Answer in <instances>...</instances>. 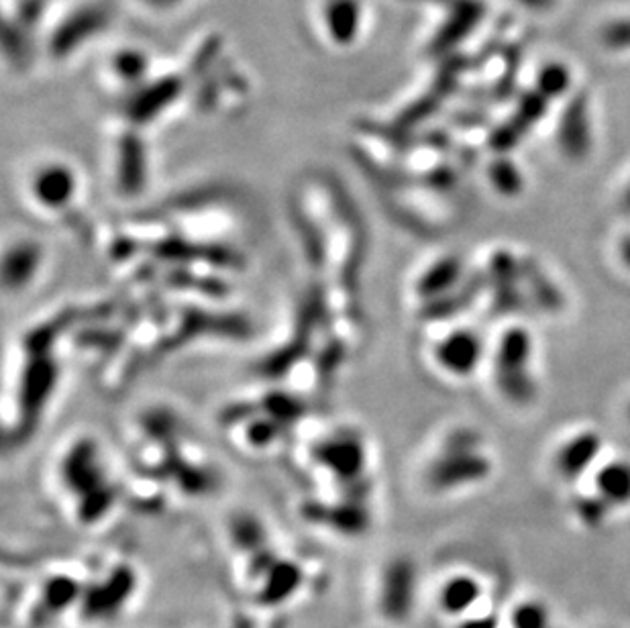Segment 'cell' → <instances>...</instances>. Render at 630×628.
Masks as SVG:
<instances>
[{
	"instance_id": "cell-1",
	"label": "cell",
	"mask_w": 630,
	"mask_h": 628,
	"mask_svg": "<svg viewBox=\"0 0 630 628\" xmlns=\"http://www.w3.org/2000/svg\"><path fill=\"white\" fill-rule=\"evenodd\" d=\"M31 198L45 211H64L72 204V198L76 194V176L68 166L62 164H49L35 172L31 178Z\"/></svg>"
},
{
	"instance_id": "cell-2",
	"label": "cell",
	"mask_w": 630,
	"mask_h": 628,
	"mask_svg": "<svg viewBox=\"0 0 630 628\" xmlns=\"http://www.w3.org/2000/svg\"><path fill=\"white\" fill-rule=\"evenodd\" d=\"M484 598L482 582L471 573H455L443 582L437 594L439 608L449 616H469Z\"/></svg>"
},
{
	"instance_id": "cell-3",
	"label": "cell",
	"mask_w": 630,
	"mask_h": 628,
	"mask_svg": "<svg viewBox=\"0 0 630 628\" xmlns=\"http://www.w3.org/2000/svg\"><path fill=\"white\" fill-rule=\"evenodd\" d=\"M109 21V13L102 7H86L74 13L68 21H64L51 39V51L56 56H66L80 41L88 35L102 29Z\"/></svg>"
},
{
	"instance_id": "cell-4",
	"label": "cell",
	"mask_w": 630,
	"mask_h": 628,
	"mask_svg": "<svg viewBox=\"0 0 630 628\" xmlns=\"http://www.w3.org/2000/svg\"><path fill=\"white\" fill-rule=\"evenodd\" d=\"M182 92V80L176 76H166L151 82L143 90L137 92V96L129 104V115L133 121L145 123L151 121L157 113L168 109L176 100V96Z\"/></svg>"
},
{
	"instance_id": "cell-5",
	"label": "cell",
	"mask_w": 630,
	"mask_h": 628,
	"mask_svg": "<svg viewBox=\"0 0 630 628\" xmlns=\"http://www.w3.org/2000/svg\"><path fill=\"white\" fill-rule=\"evenodd\" d=\"M325 19L333 41L339 45H349L355 39L359 27L357 0H329Z\"/></svg>"
},
{
	"instance_id": "cell-6",
	"label": "cell",
	"mask_w": 630,
	"mask_h": 628,
	"mask_svg": "<svg viewBox=\"0 0 630 628\" xmlns=\"http://www.w3.org/2000/svg\"><path fill=\"white\" fill-rule=\"evenodd\" d=\"M471 359L476 361V341L471 343V339L463 335L451 337L449 341L443 343L439 351V361L447 370H453V372H465L471 365L469 363Z\"/></svg>"
},
{
	"instance_id": "cell-7",
	"label": "cell",
	"mask_w": 630,
	"mask_h": 628,
	"mask_svg": "<svg viewBox=\"0 0 630 628\" xmlns=\"http://www.w3.org/2000/svg\"><path fill=\"white\" fill-rule=\"evenodd\" d=\"M510 628H551V612L537 600H527L514 606L508 616Z\"/></svg>"
},
{
	"instance_id": "cell-8",
	"label": "cell",
	"mask_w": 630,
	"mask_h": 628,
	"mask_svg": "<svg viewBox=\"0 0 630 628\" xmlns=\"http://www.w3.org/2000/svg\"><path fill=\"white\" fill-rule=\"evenodd\" d=\"M600 496L612 504H628L630 502V469L626 467H612L606 469L600 482Z\"/></svg>"
},
{
	"instance_id": "cell-9",
	"label": "cell",
	"mask_w": 630,
	"mask_h": 628,
	"mask_svg": "<svg viewBox=\"0 0 630 628\" xmlns=\"http://www.w3.org/2000/svg\"><path fill=\"white\" fill-rule=\"evenodd\" d=\"M147 68V60L145 56H141L139 51H121V54L115 58V70L121 78L125 80H139L145 74Z\"/></svg>"
},
{
	"instance_id": "cell-10",
	"label": "cell",
	"mask_w": 630,
	"mask_h": 628,
	"mask_svg": "<svg viewBox=\"0 0 630 628\" xmlns=\"http://www.w3.org/2000/svg\"><path fill=\"white\" fill-rule=\"evenodd\" d=\"M496 620H492L490 616H476L474 618V626L471 624H465V628H496Z\"/></svg>"
}]
</instances>
